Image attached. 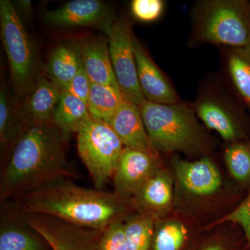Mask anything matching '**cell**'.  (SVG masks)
I'll use <instances>...</instances> for the list:
<instances>
[{
    "instance_id": "1",
    "label": "cell",
    "mask_w": 250,
    "mask_h": 250,
    "mask_svg": "<svg viewBox=\"0 0 250 250\" xmlns=\"http://www.w3.org/2000/svg\"><path fill=\"white\" fill-rule=\"evenodd\" d=\"M67 141L52 123L31 126L5 163L1 200L20 196L55 179H77V170L67 161Z\"/></svg>"
},
{
    "instance_id": "2",
    "label": "cell",
    "mask_w": 250,
    "mask_h": 250,
    "mask_svg": "<svg viewBox=\"0 0 250 250\" xmlns=\"http://www.w3.org/2000/svg\"><path fill=\"white\" fill-rule=\"evenodd\" d=\"M18 197L25 214L49 215L99 231L124 219L134 207L115 192L80 187L67 178L51 181Z\"/></svg>"
},
{
    "instance_id": "3",
    "label": "cell",
    "mask_w": 250,
    "mask_h": 250,
    "mask_svg": "<svg viewBox=\"0 0 250 250\" xmlns=\"http://www.w3.org/2000/svg\"><path fill=\"white\" fill-rule=\"evenodd\" d=\"M154 152L199 154L208 150L209 141L197 118L193 104H161L146 100L140 106Z\"/></svg>"
},
{
    "instance_id": "4",
    "label": "cell",
    "mask_w": 250,
    "mask_h": 250,
    "mask_svg": "<svg viewBox=\"0 0 250 250\" xmlns=\"http://www.w3.org/2000/svg\"><path fill=\"white\" fill-rule=\"evenodd\" d=\"M198 41L237 47L250 41V2L247 0H205L192 12Z\"/></svg>"
},
{
    "instance_id": "5",
    "label": "cell",
    "mask_w": 250,
    "mask_h": 250,
    "mask_svg": "<svg viewBox=\"0 0 250 250\" xmlns=\"http://www.w3.org/2000/svg\"><path fill=\"white\" fill-rule=\"evenodd\" d=\"M77 145L95 188L102 190L113 178L125 146L106 122L90 118L77 133Z\"/></svg>"
},
{
    "instance_id": "6",
    "label": "cell",
    "mask_w": 250,
    "mask_h": 250,
    "mask_svg": "<svg viewBox=\"0 0 250 250\" xmlns=\"http://www.w3.org/2000/svg\"><path fill=\"white\" fill-rule=\"evenodd\" d=\"M0 27L16 93L27 95L37 79L35 52L22 18L11 1H0Z\"/></svg>"
},
{
    "instance_id": "7",
    "label": "cell",
    "mask_w": 250,
    "mask_h": 250,
    "mask_svg": "<svg viewBox=\"0 0 250 250\" xmlns=\"http://www.w3.org/2000/svg\"><path fill=\"white\" fill-rule=\"evenodd\" d=\"M108 36L110 57L125 100L141 106L146 101L140 86L134 50V36L129 23L117 20L103 28Z\"/></svg>"
},
{
    "instance_id": "8",
    "label": "cell",
    "mask_w": 250,
    "mask_h": 250,
    "mask_svg": "<svg viewBox=\"0 0 250 250\" xmlns=\"http://www.w3.org/2000/svg\"><path fill=\"white\" fill-rule=\"evenodd\" d=\"M193 106L197 118L227 142L250 140L249 126L244 114L220 92L210 88L204 90Z\"/></svg>"
},
{
    "instance_id": "9",
    "label": "cell",
    "mask_w": 250,
    "mask_h": 250,
    "mask_svg": "<svg viewBox=\"0 0 250 250\" xmlns=\"http://www.w3.org/2000/svg\"><path fill=\"white\" fill-rule=\"evenodd\" d=\"M24 218L52 250H97L103 231L77 226L49 215L24 214Z\"/></svg>"
},
{
    "instance_id": "10",
    "label": "cell",
    "mask_w": 250,
    "mask_h": 250,
    "mask_svg": "<svg viewBox=\"0 0 250 250\" xmlns=\"http://www.w3.org/2000/svg\"><path fill=\"white\" fill-rule=\"evenodd\" d=\"M172 166L177 186L188 196L210 197L221 189L222 174L216 164L208 156L193 161L174 156Z\"/></svg>"
},
{
    "instance_id": "11",
    "label": "cell",
    "mask_w": 250,
    "mask_h": 250,
    "mask_svg": "<svg viewBox=\"0 0 250 250\" xmlns=\"http://www.w3.org/2000/svg\"><path fill=\"white\" fill-rule=\"evenodd\" d=\"M159 168L156 156L125 147L113 174L115 193L123 200L131 201Z\"/></svg>"
},
{
    "instance_id": "12",
    "label": "cell",
    "mask_w": 250,
    "mask_h": 250,
    "mask_svg": "<svg viewBox=\"0 0 250 250\" xmlns=\"http://www.w3.org/2000/svg\"><path fill=\"white\" fill-rule=\"evenodd\" d=\"M45 21L54 27H77L101 25L114 21L106 3L100 0H73L58 9L48 11Z\"/></svg>"
},
{
    "instance_id": "13",
    "label": "cell",
    "mask_w": 250,
    "mask_h": 250,
    "mask_svg": "<svg viewBox=\"0 0 250 250\" xmlns=\"http://www.w3.org/2000/svg\"><path fill=\"white\" fill-rule=\"evenodd\" d=\"M134 50L140 86L146 100L161 104L181 102L170 82L135 36Z\"/></svg>"
},
{
    "instance_id": "14",
    "label": "cell",
    "mask_w": 250,
    "mask_h": 250,
    "mask_svg": "<svg viewBox=\"0 0 250 250\" xmlns=\"http://www.w3.org/2000/svg\"><path fill=\"white\" fill-rule=\"evenodd\" d=\"M173 201V179L161 167L131 200L139 213L155 220L164 218L170 212Z\"/></svg>"
},
{
    "instance_id": "15",
    "label": "cell",
    "mask_w": 250,
    "mask_h": 250,
    "mask_svg": "<svg viewBox=\"0 0 250 250\" xmlns=\"http://www.w3.org/2000/svg\"><path fill=\"white\" fill-rule=\"evenodd\" d=\"M108 124L125 147L157 155L148 137L141 108L136 104L125 100Z\"/></svg>"
},
{
    "instance_id": "16",
    "label": "cell",
    "mask_w": 250,
    "mask_h": 250,
    "mask_svg": "<svg viewBox=\"0 0 250 250\" xmlns=\"http://www.w3.org/2000/svg\"><path fill=\"white\" fill-rule=\"evenodd\" d=\"M62 95V90L48 77L39 76L24 102L21 111L30 125L52 123V116Z\"/></svg>"
},
{
    "instance_id": "17",
    "label": "cell",
    "mask_w": 250,
    "mask_h": 250,
    "mask_svg": "<svg viewBox=\"0 0 250 250\" xmlns=\"http://www.w3.org/2000/svg\"><path fill=\"white\" fill-rule=\"evenodd\" d=\"M82 64L91 83L121 90L110 57L108 39L95 38L82 42Z\"/></svg>"
},
{
    "instance_id": "18",
    "label": "cell",
    "mask_w": 250,
    "mask_h": 250,
    "mask_svg": "<svg viewBox=\"0 0 250 250\" xmlns=\"http://www.w3.org/2000/svg\"><path fill=\"white\" fill-rule=\"evenodd\" d=\"M32 126V125H31ZM21 108L16 107L5 89L0 93V147L1 160L10 154L18 141L30 127Z\"/></svg>"
},
{
    "instance_id": "19",
    "label": "cell",
    "mask_w": 250,
    "mask_h": 250,
    "mask_svg": "<svg viewBox=\"0 0 250 250\" xmlns=\"http://www.w3.org/2000/svg\"><path fill=\"white\" fill-rule=\"evenodd\" d=\"M82 65V43L62 42L49 54L45 72L49 80L60 85L68 83Z\"/></svg>"
},
{
    "instance_id": "20",
    "label": "cell",
    "mask_w": 250,
    "mask_h": 250,
    "mask_svg": "<svg viewBox=\"0 0 250 250\" xmlns=\"http://www.w3.org/2000/svg\"><path fill=\"white\" fill-rule=\"evenodd\" d=\"M199 243L183 222L163 218L156 220L150 250H194Z\"/></svg>"
},
{
    "instance_id": "21",
    "label": "cell",
    "mask_w": 250,
    "mask_h": 250,
    "mask_svg": "<svg viewBox=\"0 0 250 250\" xmlns=\"http://www.w3.org/2000/svg\"><path fill=\"white\" fill-rule=\"evenodd\" d=\"M90 118L86 103L71 94L62 91L52 123L65 139L68 140L70 135L78 132L82 125Z\"/></svg>"
},
{
    "instance_id": "22",
    "label": "cell",
    "mask_w": 250,
    "mask_h": 250,
    "mask_svg": "<svg viewBox=\"0 0 250 250\" xmlns=\"http://www.w3.org/2000/svg\"><path fill=\"white\" fill-rule=\"evenodd\" d=\"M45 244L47 243L45 240L28 225L26 220L24 224L1 220L0 250H45Z\"/></svg>"
},
{
    "instance_id": "23",
    "label": "cell",
    "mask_w": 250,
    "mask_h": 250,
    "mask_svg": "<svg viewBox=\"0 0 250 250\" xmlns=\"http://www.w3.org/2000/svg\"><path fill=\"white\" fill-rule=\"evenodd\" d=\"M226 66L238 94L250 104V41L241 47H229Z\"/></svg>"
},
{
    "instance_id": "24",
    "label": "cell",
    "mask_w": 250,
    "mask_h": 250,
    "mask_svg": "<svg viewBox=\"0 0 250 250\" xmlns=\"http://www.w3.org/2000/svg\"><path fill=\"white\" fill-rule=\"evenodd\" d=\"M124 100L121 90L92 83L87 106L91 118L109 123Z\"/></svg>"
},
{
    "instance_id": "25",
    "label": "cell",
    "mask_w": 250,
    "mask_h": 250,
    "mask_svg": "<svg viewBox=\"0 0 250 250\" xmlns=\"http://www.w3.org/2000/svg\"><path fill=\"white\" fill-rule=\"evenodd\" d=\"M156 220L141 213L125 217L124 231L129 250H150Z\"/></svg>"
},
{
    "instance_id": "26",
    "label": "cell",
    "mask_w": 250,
    "mask_h": 250,
    "mask_svg": "<svg viewBox=\"0 0 250 250\" xmlns=\"http://www.w3.org/2000/svg\"><path fill=\"white\" fill-rule=\"evenodd\" d=\"M227 167L243 190L250 188V140L230 143L225 152Z\"/></svg>"
},
{
    "instance_id": "27",
    "label": "cell",
    "mask_w": 250,
    "mask_h": 250,
    "mask_svg": "<svg viewBox=\"0 0 250 250\" xmlns=\"http://www.w3.org/2000/svg\"><path fill=\"white\" fill-rule=\"evenodd\" d=\"M231 223L241 230L246 238V250H250V188L246 196L234 209L224 216L216 224Z\"/></svg>"
},
{
    "instance_id": "28",
    "label": "cell",
    "mask_w": 250,
    "mask_h": 250,
    "mask_svg": "<svg viewBox=\"0 0 250 250\" xmlns=\"http://www.w3.org/2000/svg\"><path fill=\"white\" fill-rule=\"evenodd\" d=\"M124 219L117 220L104 230L97 250H129L125 234Z\"/></svg>"
},
{
    "instance_id": "29",
    "label": "cell",
    "mask_w": 250,
    "mask_h": 250,
    "mask_svg": "<svg viewBox=\"0 0 250 250\" xmlns=\"http://www.w3.org/2000/svg\"><path fill=\"white\" fill-rule=\"evenodd\" d=\"M164 9L161 0H134L131 3V11L138 21L152 22L161 17Z\"/></svg>"
},
{
    "instance_id": "30",
    "label": "cell",
    "mask_w": 250,
    "mask_h": 250,
    "mask_svg": "<svg viewBox=\"0 0 250 250\" xmlns=\"http://www.w3.org/2000/svg\"><path fill=\"white\" fill-rule=\"evenodd\" d=\"M246 241L243 232L234 236H216L200 242L194 250H246Z\"/></svg>"
},
{
    "instance_id": "31",
    "label": "cell",
    "mask_w": 250,
    "mask_h": 250,
    "mask_svg": "<svg viewBox=\"0 0 250 250\" xmlns=\"http://www.w3.org/2000/svg\"><path fill=\"white\" fill-rule=\"evenodd\" d=\"M91 83L82 64L77 75L70 82L65 84L57 85L62 91L71 94L87 104Z\"/></svg>"
},
{
    "instance_id": "32",
    "label": "cell",
    "mask_w": 250,
    "mask_h": 250,
    "mask_svg": "<svg viewBox=\"0 0 250 250\" xmlns=\"http://www.w3.org/2000/svg\"><path fill=\"white\" fill-rule=\"evenodd\" d=\"M14 5L21 17L23 16L25 18L30 16L32 7H31V1L29 0H20L16 1Z\"/></svg>"
},
{
    "instance_id": "33",
    "label": "cell",
    "mask_w": 250,
    "mask_h": 250,
    "mask_svg": "<svg viewBox=\"0 0 250 250\" xmlns=\"http://www.w3.org/2000/svg\"></svg>"
},
{
    "instance_id": "34",
    "label": "cell",
    "mask_w": 250,
    "mask_h": 250,
    "mask_svg": "<svg viewBox=\"0 0 250 250\" xmlns=\"http://www.w3.org/2000/svg\"></svg>"
}]
</instances>
